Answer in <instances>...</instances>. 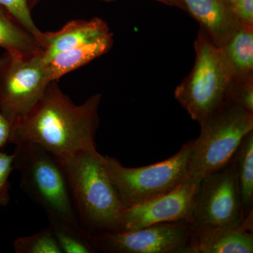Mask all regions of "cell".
I'll return each mask as SVG.
<instances>
[{"label": "cell", "mask_w": 253, "mask_h": 253, "mask_svg": "<svg viewBox=\"0 0 253 253\" xmlns=\"http://www.w3.org/2000/svg\"><path fill=\"white\" fill-rule=\"evenodd\" d=\"M99 1H105V2H111V1H117V0H99Z\"/></svg>", "instance_id": "4316f807"}, {"label": "cell", "mask_w": 253, "mask_h": 253, "mask_svg": "<svg viewBox=\"0 0 253 253\" xmlns=\"http://www.w3.org/2000/svg\"><path fill=\"white\" fill-rule=\"evenodd\" d=\"M0 5L36 38L41 33L33 21L28 0H0Z\"/></svg>", "instance_id": "ffe728a7"}, {"label": "cell", "mask_w": 253, "mask_h": 253, "mask_svg": "<svg viewBox=\"0 0 253 253\" xmlns=\"http://www.w3.org/2000/svg\"><path fill=\"white\" fill-rule=\"evenodd\" d=\"M231 9L242 26H253V0H234Z\"/></svg>", "instance_id": "603a6c76"}, {"label": "cell", "mask_w": 253, "mask_h": 253, "mask_svg": "<svg viewBox=\"0 0 253 253\" xmlns=\"http://www.w3.org/2000/svg\"><path fill=\"white\" fill-rule=\"evenodd\" d=\"M183 1L186 11L192 15L216 45H225L242 26L233 12L229 0Z\"/></svg>", "instance_id": "4fadbf2b"}, {"label": "cell", "mask_w": 253, "mask_h": 253, "mask_svg": "<svg viewBox=\"0 0 253 253\" xmlns=\"http://www.w3.org/2000/svg\"><path fill=\"white\" fill-rule=\"evenodd\" d=\"M12 126L0 109V150L10 144Z\"/></svg>", "instance_id": "cb8c5ba5"}, {"label": "cell", "mask_w": 253, "mask_h": 253, "mask_svg": "<svg viewBox=\"0 0 253 253\" xmlns=\"http://www.w3.org/2000/svg\"><path fill=\"white\" fill-rule=\"evenodd\" d=\"M232 161L246 217L253 213V131L245 136Z\"/></svg>", "instance_id": "e0dca14e"}, {"label": "cell", "mask_w": 253, "mask_h": 253, "mask_svg": "<svg viewBox=\"0 0 253 253\" xmlns=\"http://www.w3.org/2000/svg\"><path fill=\"white\" fill-rule=\"evenodd\" d=\"M201 181L190 178L169 194L125 208L119 231H130L160 223L187 221L193 224L195 201Z\"/></svg>", "instance_id": "30bf717a"}, {"label": "cell", "mask_w": 253, "mask_h": 253, "mask_svg": "<svg viewBox=\"0 0 253 253\" xmlns=\"http://www.w3.org/2000/svg\"><path fill=\"white\" fill-rule=\"evenodd\" d=\"M80 224L89 234L119 231L125 207L110 180L97 150L63 161Z\"/></svg>", "instance_id": "7a4b0ae2"}, {"label": "cell", "mask_w": 253, "mask_h": 253, "mask_svg": "<svg viewBox=\"0 0 253 253\" xmlns=\"http://www.w3.org/2000/svg\"><path fill=\"white\" fill-rule=\"evenodd\" d=\"M107 23L99 18L89 20H73L59 31L41 32L36 41L42 50L43 62L47 63L61 51L77 47L111 34Z\"/></svg>", "instance_id": "8fae6325"}, {"label": "cell", "mask_w": 253, "mask_h": 253, "mask_svg": "<svg viewBox=\"0 0 253 253\" xmlns=\"http://www.w3.org/2000/svg\"><path fill=\"white\" fill-rule=\"evenodd\" d=\"M14 154L0 151V206H8L10 202L9 176L14 170Z\"/></svg>", "instance_id": "44dd1931"}, {"label": "cell", "mask_w": 253, "mask_h": 253, "mask_svg": "<svg viewBox=\"0 0 253 253\" xmlns=\"http://www.w3.org/2000/svg\"><path fill=\"white\" fill-rule=\"evenodd\" d=\"M156 1H160V2H162L165 4L169 5V6L180 8V9L186 11L185 5H184L183 0H156Z\"/></svg>", "instance_id": "d4e9b609"}, {"label": "cell", "mask_w": 253, "mask_h": 253, "mask_svg": "<svg viewBox=\"0 0 253 253\" xmlns=\"http://www.w3.org/2000/svg\"><path fill=\"white\" fill-rule=\"evenodd\" d=\"M196 59L189 74L176 86L174 97L199 123L229 101L234 78L224 49L200 28L194 42Z\"/></svg>", "instance_id": "277c9868"}, {"label": "cell", "mask_w": 253, "mask_h": 253, "mask_svg": "<svg viewBox=\"0 0 253 253\" xmlns=\"http://www.w3.org/2000/svg\"><path fill=\"white\" fill-rule=\"evenodd\" d=\"M14 170L28 197L44 209L47 217L81 226L63 161L33 143L14 145Z\"/></svg>", "instance_id": "3957f363"}, {"label": "cell", "mask_w": 253, "mask_h": 253, "mask_svg": "<svg viewBox=\"0 0 253 253\" xmlns=\"http://www.w3.org/2000/svg\"><path fill=\"white\" fill-rule=\"evenodd\" d=\"M221 47L232 71L234 83L253 77V26H241Z\"/></svg>", "instance_id": "9a60e30c"}, {"label": "cell", "mask_w": 253, "mask_h": 253, "mask_svg": "<svg viewBox=\"0 0 253 253\" xmlns=\"http://www.w3.org/2000/svg\"><path fill=\"white\" fill-rule=\"evenodd\" d=\"M113 44V33L77 47L61 51L46 63L51 81H58L65 75L85 66L109 52Z\"/></svg>", "instance_id": "5bb4252c"}, {"label": "cell", "mask_w": 253, "mask_h": 253, "mask_svg": "<svg viewBox=\"0 0 253 253\" xmlns=\"http://www.w3.org/2000/svg\"><path fill=\"white\" fill-rule=\"evenodd\" d=\"M253 213L237 226L196 228L194 253H253Z\"/></svg>", "instance_id": "7c38bea8"}, {"label": "cell", "mask_w": 253, "mask_h": 253, "mask_svg": "<svg viewBox=\"0 0 253 253\" xmlns=\"http://www.w3.org/2000/svg\"><path fill=\"white\" fill-rule=\"evenodd\" d=\"M101 99V94H95L76 104L58 81H51L33 109L12 125L10 144H36L62 161L96 149Z\"/></svg>", "instance_id": "6da1fadb"}, {"label": "cell", "mask_w": 253, "mask_h": 253, "mask_svg": "<svg viewBox=\"0 0 253 253\" xmlns=\"http://www.w3.org/2000/svg\"><path fill=\"white\" fill-rule=\"evenodd\" d=\"M229 1H230L231 3H232L234 0H229Z\"/></svg>", "instance_id": "83f0119b"}, {"label": "cell", "mask_w": 253, "mask_h": 253, "mask_svg": "<svg viewBox=\"0 0 253 253\" xmlns=\"http://www.w3.org/2000/svg\"><path fill=\"white\" fill-rule=\"evenodd\" d=\"M41 53L5 51L0 56V109L11 126L33 109L51 82Z\"/></svg>", "instance_id": "52a82bcc"}, {"label": "cell", "mask_w": 253, "mask_h": 253, "mask_svg": "<svg viewBox=\"0 0 253 253\" xmlns=\"http://www.w3.org/2000/svg\"><path fill=\"white\" fill-rule=\"evenodd\" d=\"M246 218L231 160L201 179L195 201L193 224L196 228L237 226Z\"/></svg>", "instance_id": "9c48e42d"}, {"label": "cell", "mask_w": 253, "mask_h": 253, "mask_svg": "<svg viewBox=\"0 0 253 253\" xmlns=\"http://www.w3.org/2000/svg\"><path fill=\"white\" fill-rule=\"evenodd\" d=\"M196 226L187 221L153 224L135 230L90 234L98 252L194 253Z\"/></svg>", "instance_id": "ba28073f"}, {"label": "cell", "mask_w": 253, "mask_h": 253, "mask_svg": "<svg viewBox=\"0 0 253 253\" xmlns=\"http://www.w3.org/2000/svg\"><path fill=\"white\" fill-rule=\"evenodd\" d=\"M49 226L63 253H96L90 234L81 226L48 217Z\"/></svg>", "instance_id": "ac0fdd59"}, {"label": "cell", "mask_w": 253, "mask_h": 253, "mask_svg": "<svg viewBox=\"0 0 253 253\" xmlns=\"http://www.w3.org/2000/svg\"><path fill=\"white\" fill-rule=\"evenodd\" d=\"M41 0H28L30 9H32Z\"/></svg>", "instance_id": "484cf974"}, {"label": "cell", "mask_w": 253, "mask_h": 253, "mask_svg": "<svg viewBox=\"0 0 253 253\" xmlns=\"http://www.w3.org/2000/svg\"><path fill=\"white\" fill-rule=\"evenodd\" d=\"M194 140L168 159L140 168H126L116 158L103 156L110 180L125 208L169 194L189 179V161Z\"/></svg>", "instance_id": "5b68a950"}, {"label": "cell", "mask_w": 253, "mask_h": 253, "mask_svg": "<svg viewBox=\"0 0 253 253\" xmlns=\"http://www.w3.org/2000/svg\"><path fill=\"white\" fill-rule=\"evenodd\" d=\"M229 101L253 113V77L241 83H234L229 94Z\"/></svg>", "instance_id": "7402d4cb"}, {"label": "cell", "mask_w": 253, "mask_h": 253, "mask_svg": "<svg viewBox=\"0 0 253 253\" xmlns=\"http://www.w3.org/2000/svg\"><path fill=\"white\" fill-rule=\"evenodd\" d=\"M199 125L201 132L191 149L189 176L201 181L231 162L245 136L253 131V113L228 101Z\"/></svg>", "instance_id": "8992f818"}, {"label": "cell", "mask_w": 253, "mask_h": 253, "mask_svg": "<svg viewBox=\"0 0 253 253\" xmlns=\"http://www.w3.org/2000/svg\"><path fill=\"white\" fill-rule=\"evenodd\" d=\"M13 247L16 253H63L49 227L18 238Z\"/></svg>", "instance_id": "d6986e66"}, {"label": "cell", "mask_w": 253, "mask_h": 253, "mask_svg": "<svg viewBox=\"0 0 253 253\" xmlns=\"http://www.w3.org/2000/svg\"><path fill=\"white\" fill-rule=\"evenodd\" d=\"M0 47L6 51L26 56H34L42 51L34 36L18 23L1 5Z\"/></svg>", "instance_id": "2e32d148"}]
</instances>
